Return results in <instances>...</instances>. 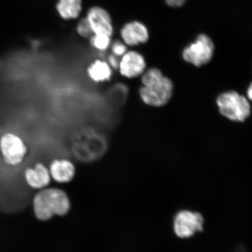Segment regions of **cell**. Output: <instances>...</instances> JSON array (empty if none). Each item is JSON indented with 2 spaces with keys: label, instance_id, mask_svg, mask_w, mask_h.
<instances>
[{
  "label": "cell",
  "instance_id": "17",
  "mask_svg": "<svg viewBox=\"0 0 252 252\" xmlns=\"http://www.w3.org/2000/svg\"><path fill=\"white\" fill-rule=\"evenodd\" d=\"M120 58L114 55L110 54L107 58L106 62H108L109 65L112 67L113 70H118Z\"/></svg>",
  "mask_w": 252,
  "mask_h": 252
},
{
  "label": "cell",
  "instance_id": "14",
  "mask_svg": "<svg viewBox=\"0 0 252 252\" xmlns=\"http://www.w3.org/2000/svg\"><path fill=\"white\" fill-rule=\"evenodd\" d=\"M112 37L105 34H93L89 39L90 45L96 51L106 52L111 45Z\"/></svg>",
  "mask_w": 252,
  "mask_h": 252
},
{
  "label": "cell",
  "instance_id": "3",
  "mask_svg": "<svg viewBox=\"0 0 252 252\" xmlns=\"http://www.w3.org/2000/svg\"><path fill=\"white\" fill-rule=\"evenodd\" d=\"M217 103L220 113L231 121L244 122L251 114L247 98L234 91L220 94Z\"/></svg>",
  "mask_w": 252,
  "mask_h": 252
},
{
  "label": "cell",
  "instance_id": "9",
  "mask_svg": "<svg viewBox=\"0 0 252 252\" xmlns=\"http://www.w3.org/2000/svg\"><path fill=\"white\" fill-rule=\"evenodd\" d=\"M121 40L128 47L143 45L150 38L149 30L140 21H132L126 23L120 31Z\"/></svg>",
  "mask_w": 252,
  "mask_h": 252
},
{
  "label": "cell",
  "instance_id": "19",
  "mask_svg": "<svg viewBox=\"0 0 252 252\" xmlns=\"http://www.w3.org/2000/svg\"><path fill=\"white\" fill-rule=\"evenodd\" d=\"M248 95L249 98L252 100V84L251 85L250 88H249L248 91Z\"/></svg>",
  "mask_w": 252,
  "mask_h": 252
},
{
  "label": "cell",
  "instance_id": "8",
  "mask_svg": "<svg viewBox=\"0 0 252 252\" xmlns=\"http://www.w3.org/2000/svg\"><path fill=\"white\" fill-rule=\"evenodd\" d=\"M86 18L93 34H105L110 36L114 32L111 16L105 9L94 6L88 9Z\"/></svg>",
  "mask_w": 252,
  "mask_h": 252
},
{
  "label": "cell",
  "instance_id": "12",
  "mask_svg": "<svg viewBox=\"0 0 252 252\" xmlns=\"http://www.w3.org/2000/svg\"><path fill=\"white\" fill-rule=\"evenodd\" d=\"M113 70L108 62L97 59L91 63L87 70L88 77L95 83H103L111 80Z\"/></svg>",
  "mask_w": 252,
  "mask_h": 252
},
{
  "label": "cell",
  "instance_id": "2",
  "mask_svg": "<svg viewBox=\"0 0 252 252\" xmlns=\"http://www.w3.org/2000/svg\"><path fill=\"white\" fill-rule=\"evenodd\" d=\"M68 194L62 189L44 188L37 192L33 200L34 216L37 220L46 221L55 216H65L71 210Z\"/></svg>",
  "mask_w": 252,
  "mask_h": 252
},
{
  "label": "cell",
  "instance_id": "10",
  "mask_svg": "<svg viewBox=\"0 0 252 252\" xmlns=\"http://www.w3.org/2000/svg\"><path fill=\"white\" fill-rule=\"evenodd\" d=\"M49 171L52 178L60 184H67L75 177V166L67 159H55L50 163Z\"/></svg>",
  "mask_w": 252,
  "mask_h": 252
},
{
  "label": "cell",
  "instance_id": "16",
  "mask_svg": "<svg viewBox=\"0 0 252 252\" xmlns=\"http://www.w3.org/2000/svg\"><path fill=\"white\" fill-rule=\"evenodd\" d=\"M128 47L122 40H117L112 42L110 49L112 54L121 58L128 51Z\"/></svg>",
  "mask_w": 252,
  "mask_h": 252
},
{
  "label": "cell",
  "instance_id": "13",
  "mask_svg": "<svg viewBox=\"0 0 252 252\" xmlns=\"http://www.w3.org/2000/svg\"><path fill=\"white\" fill-rule=\"evenodd\" d=\"M56 9L63 20L70 21L76 20L80 17L83 10L82 0H59Z\"/></svg>",
  "mask_w": 252,
  "mask_h": 252
},
{
  "label": "cell",
  "instance_id": "6",
  "mask_svg": "<svg viewBox=\"0 0 252 252\" xmlns=\"http://www.w3.org/2000/svg\"><path fill=\"white\" fill-rule=\"evenodd\" d=\"M0 150L4 161L15 166L23 161L27 153V147L17 135L7 133L0 140Z\"/></svg>",
  "mask_w": 252,
  "mask_h": 252
},
{
  "label": "cell",
  "instance_id": "7",
  "mask_svg": "<svg viewBox=\"0 0 252 252\" xmlns=\"http://www.w3.org/2000/svg\"><path fill=\"white\" fill-rule=\"evenodd\" d=\"M147 63L144 56L134 50H128L120 58L118 70L120 74L127 79L140 77L146 70Z\"/></svg>",
  "mask_w": 252,
  "mask_h": 252
},
{
  "label": "cell",
  "instance_id": "5",
  "mask_svg": "<svg viewBox=\"0 0 252 252\" xmlns=\"http://www.w3.org/2000/svg\"><path fill=\"white\" fill-rule=\"evenodd\" d=\"M204 218L201 214L189 210L179 212L173 220L175 234L181 238H188L203 229Z\"/></svg>",
  "mask_w": 252,
  "mask_h": 252
},
{
  "label": "cell",
  "instance_id": "11",
  "mask_svg": "<svg viewBox=\"0 0 252 252\" xmlns=\"http://www.w3.org/2000/svg\"><path fill=\"white\" fill-rule=\"evenodd\" d=\"M28 184L34 189H44L51 182L49 168L42 163H37L33 168H29L25 172Z\"/></svg>",
  "mask_w": 252,
  "mask_h": 252
},
{
  "label": "cell",
  "instance_id": "1",
  "mask_svg": "<svg viewBox=\"0 0 252 252\" xmlns=\"http://www.w3.org/2000/svg\"><path fill=\"white\" fill-rule=\"evenodd\" d=\"M140 78L142 86L138 94L142 102L154 107L162 106L168 102L172 95L173 84L159 69H146Z\"/></svg>",
  "mask_w": 252,
  "mask_h": 252
},
{
  "label": "cell",
  "instance_id": "18",
  "mask_svg": "<svg viewBox=\"0 0 252 252\" xmlns=\"http://www.w3.org/2000/svg\"><path fill=\"white\" fill-rule=\"evenodd\" d=\"M187 0H165L167 5L172 7H179L184 5Z\"/></svg>",
  "mask_w": 252,
  "mask_h": 252
},
{
  "label": "cell",
  "instance_id": "15",
  "mask_svg": "<svg viewBox=\"0 0 252 252\" xmlns=\"http://www.w3.org/2000/svg\"><path fill=\"white\" fill-rule=\"evenodd\" d=\"M75 30L78 36L84 39H90L93 34L86 17L82 18L78 21Z\"/></svg>",
  "mask_w": 252,
  "mask_h": 252
},
{
  "label": "cell",
  "instance_id": "4",
  "mask_svg": "<svg viewBox=\"0 0 252 252\" xmlns=\"http://www.w3.org/2000/svg\"><path fill=\"white\" fill-rule=\"evenodd\" d=\"M214 51L212 40L205 34H200L194 43L186 47L183 52V58L185 61L200 67L210 61Z\"/></svg>",
  "mask_w": 252,
  "mask_h": 252
}]
</instances>
